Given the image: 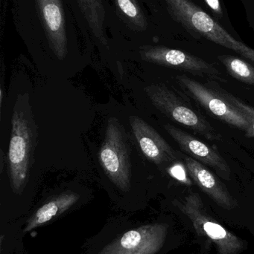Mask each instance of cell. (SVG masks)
I'll return each instance as SVG.
<instances>
[{
    "label": "cell",
    "instance_id": "1",
    "mask_svg": "<svg viewBox=\"0 0 254 254\" xmlns=\"http://www.w3.org/2000/svg\"><path fill=\"white\" fill-rule=\"evenodd\" d=\"M171 17L189 32L234 51L254 62V49L239 41L210 15L189 0H164Z\"/></svg>",
    "mask_w": 254,
    "mask_h": 254
},
{
    "label": "cell",
    "instance_id": "2",
    "mask_svg": "<svg viewBox=\"0 0 254 254\" xmlns=\"http://www.w3.org/2000/svg\"><path fill=\"white\" fill-rule=\"evenodd\" d=\"M147 92L154 105L174 122L209 140H219L220 135L187 98L164 84L153 85Z\"/></svg>",
    "mask_w": 254,
    "mask_h": 254
},
{
    "label": "cell",
    "instance_id": "3",
    "mask_svg": "<svg viewBox=\"0 0 254 254\" xmlns=\"http://www.w3.org/2000/svg\"><path fill=\"white\" fill-rule=\"evenodd\" d=\"M176 205L190 219L198 235L216 246L218 254H238L244 249L243 240L208 214L199 194L191 192L183 201H176Z\"/></svg>",
    "mask_w": 254,
    "mask_h": 254
},
{
    "label": "cell",
    "instance_id": "4",
    "mask_svg": "<svg viewBox=\"0 0 254 254\" xmlns=\"http://www.w3.org/2000/svg\"><path fill=\"white\" fill-rule=\"evenodd\" d=\"M127 135L116 119L109 121L99 152L101 165L111 182L123 191L131 186V164Z\"/></svg>",
    "mask_w": 254,
    "mask_h": 254
},
{
    "label": "cell",
    "instance_id": "5",
    "mask_svg": "<svg viewBox=\"0 0 254 254\" xmlns=\"http://www.w3.org/2000/svg\"><path fill=\"white\" fill-rule=\"evenodd\" d=\"M177 80L183 90L210 114L230 126L243 130L249 137H254L250 123L244 115L217 90L186 75L177 76Z\"/></svg>",
    "mask_w": 254,
    "mask_h": 254
},
{
    "label": "cell",
    "instance_id": "6",
    "mask_svg": "<svg viewBox=\"0 0 254 254\" xmlns=\"http://www.w3.org/2000/svg\"><path fill=\"white\" fill-rule=\"evenodd\" d=\"M31 129L23 114L15 110L9 144L8 161L10 183L13 191L20 192L28 177L31 158Z\"/></svg>",
    "mask_w": 254,
    "mask_h": 254
},
{
    "label": "cell",
    "instance_id": "7",
    "mask_svg": "<svg viewBox=\"0 0 254 254\" xmlns=\"http://www.w3.org/2000/svg\"><path fill=\"white\" fill-rule=\"evenodd\" d=\"M140 55L144 61L186 71L194 75L225 81L220 71L201 58L177 49L165 46H143Z\"/></svg>",
    "mask_w": 254,
    "mask_h": 254
},
{
    "label": "cell",
    "instance_id": "8",
    "mask_svg": "<svg viewBox=\"0 0 254 254\" xmlns=\"http://www.w3.org/2000/svg\"><path fill=\"white\" fill-rule=\"evenodd\" d=\"M166 224H152L128 231L106 246L99 254H156L167 237Z\"/></svg>",
    "mask_w": 254,
    "mask_h": 254
},
{
    "label": "cell",
    "instance_id": "9",
    "mask_svg": "<svg viewBox=\"0 0 254 254\" xmlns=\"http://www.w3.org/2000/svg\"><path fill=\"white\" fill-rule=\"evenodd\" d=\"M40 22L52 52L63 60L67 55V26L62 0H35Z\"/></svg>",
    "mask_w": 254,
    "mask_h": 254
},
{
    "label": "cell",
    "instance_id": "10",
    "mask_svg": "<svg viewBox=\"0 0 254 254\" xmlns=\"http://www.w3.org/2000/svg\"><path fill=\"white\" fill-rule=\"evenodd\" d=\"M164 128L189 157L214 169L225 179H230L231 169L218 150L177 127L166 125Z\"/></svg>",
    "mask_w": 254,
    "mask_h": 254
},
{
    "label": "cell",
    "instance_id": "11",
    "mask_svg": "<svg viewBox=\"0 0 254 254\" xmlns=\"http://www.w3.org/2000/svg\"><path fill=\"white\" fill-rule=\"evenodd\" d=\"M130 125L142 152L149 160L157 164H169L177 160L174 149L143 119L131 116Z\"/></svg>",
    "mask_w": 254,
    "mask_h": 254
},
{
    "label": "cell",
    "instance_id": "12",
    "mask_svg": "<svg viewBox=\"0 0 254 254\" xmlns=\"http://www.w3.org/2000/svg\"><path fill=\"white\" fill-rule=\"evenodd\" d=\"M184 162L187 173L195 185L218 205L228 210L238 206L237 200L234 199L225 185L204 164L187 156L185 157Z\"/></svg>",
    "mask_w": 254,
    "mask_h": 254
},
{
    "label": "cell",
    "instance_id": "13",
    "mask_svg": "<svg viewBox=\"0 0 254 254\" xmlns=\"http://www.w3.org/2000/svg\"><path fill=\"white\" fill-rule=\"evenodd\" d=\"M79 199V195L74 192H64L52 198L40 207L30 218L24 233L31 232L36 228L50 222L73 207Z\"/></svg>",
    "mask_w": 254,
    "mask_h": 254
},
{
    "label": "cell",
    "instance_id": "14",
    "mask_svg": "<svg viewBox=\"0 0 254 254\" xmlns=\"http://www.w3.org/2000/svg\"><path fill=\"white\" fill-rule=\"evenodd\" d=\"M79 9L86 19L95 38L102 44H107L104 37L105 9L103 0H76Z\"/></svg>",
    "mask_w": 254,
    "mask_h": 254
},
{
    "label": "cell",
    "instance_id": "15",
    "mask_svg": "<svg viewBox=\"0 0 254 254\" xmlns=\"http://www.w3.org/2000/svg\"><path fill=\"white\" fill-rule=\"evenodd\" d=\"M119 16L131 29L143 31L148 27L147 20L137 0H113Z\"/></svg>",
    "mask_w": 254,
    "mask_h": 254
},
{
    "label": "cell",
    "instance_id": "16",
    "mask_svg": "<svg viewBox=\"0 0 254 254\" xmlns=\"http://www.w3.org/2000/svg\"><path fill=\"white\" fill-rule=\"evenodd\" d=\"M218 58L230 75L246 84L254 85V67L249 63L231 55H221Z\"/></svg>",
    "mask_w": 254,
    "mask_h": 254
},
{
    "label": "cell",
    "instance_id": "17",
    "mask_svg": "<svg viewBox=\"0 0 254 254\" xmlns=\"http://www.w3.org/2000/svg\"><path fill=\"white\" fill-rule=\"evenodd\" d=\"M217 91L228 101L231 103L233 106L236 107L240 113L244 115L252 127V131H253V136L254 137V108L248 105L246 103L243 102L241 100L239 99L234 95H231L229 92L222 89V88L217 87Z\"/></svg>",
    "mask_w": 254,
    "mask_h": 254
},
{
    "label": "cell",
    "instance_id": "18",
    "mask_svg": "<svg viewBox=\"0 0 254 254\" xmlns=\"http://www.w3.org/2000/svg\"><path fill=\"white\" fill-rule=\"evenodd\" d=\"M207 5L213 10L215 13L219 16H222L223 12H222V5H221L220 0H204Z\"/></svg>",
    "mask_w": 254,
    "mask_h": 254
}]
</instances>
